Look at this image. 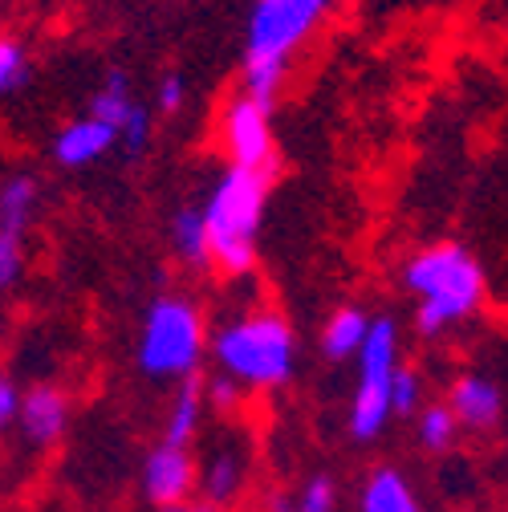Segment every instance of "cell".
<instances>
[{
	"label": "cell",
	"mask_w": 508,
	"mask_h": 512,
	"mask_svg": "<svg viewBox=\"0 0 508 512\" xmlns=\"http://www.w3.org/2000/svg\"><path fill=\"white\" fill-rule=\"evenodd\" d=\"M163 512H216L212 504H175V508H163Z\"/></svg>",
	"instance_id": "cell-28"
},
{
	"label": "cell",
	"mask_w": 508,
	"mask_h": 512,
	"mask_svg": "<svg viewBox=\"0 0 508 512\" xmlns=\"http://www.w3.org/2000/svg\"><path fill=\"white\" fill-rule=\"evenodd\" d=\"M171 248L187 269H212V252H208V224H204V208L200 204H183L171 216Z\"/></svg>",
	"instance_id": "cell-16"
},
{
	"label": "cell",
	"mask_w": 508,
	"mask_h": 512,
	"mask_svg": "<svg viewBox=\"0 0 508 512\" xmlns=\"http://www.w3.org/2000/svg\"><path fill=\"white\" fill-rule=\"evenodd\" d=\"M196 488L212 508L236 500V492L244 488V456L236 447H216L204 464H196Z\"/></svg>",
	"instance_id": "cell-13"
},
{
	"label": "cell",
	"mask_w": 508,
	"mask_h": 512,
	"mask_svg": "<svg viewBox=\"0 0 508 512\" xmlns=\"http://www.w3.org/2000/svg\"><path fill=\"white\" fill-rule=\"evenodd\" d=\"M204 411H208V399H204V382H196V378H183L179 387H175V395H171L167 419H163V443H175V447H192V439L200 435Z\"/></svg>",
	"instance_id": "cell-12"
},
{
	"label": "cell",
	"mask_w": 508,
	"mask_h": 512,
	"mask_svg": "<svg viewBox=\"0 0 508 512\" xmlns=\"http://www.w3.org/2000/svg\"><path fill=\"white\" fill-rule=\"evenodd\" d=\"M419 407H423V378L415 374V370H407V366H399L395 370V382H391V419L399 415H419Z\"/></svg>",
	"instance_id": "cell-22"
},
{
	"label": "cell",
	"mask_w": 508,
	"mask_h": 512,
	"mask_svg": "<svg viewBox=\"0 0 508 512\" xmlns=\"http://www.w3.org/2000/svg\"><path fill=\"white\" fill-rule=\"evenodd\" d=\"M220 143L232 167L248 171H277V135H273V106L248 98L244 90L224 102L220 114Z\"/></svg>",
	"instance_id": "cell-7"
},
{
	"label": "cell",
	"mask_w": 508,
	"mask_h": 512,
	"mask_svg": "<svg viewBox=\"0 0 508 512\" xmlns=\"http://www.w3.org/2000/svg\"><path fill=\"white\" fill-rule=\"evenodd\" d=\"M403 289L415 297L419 334L439 338L480 309L484 273L464 244H431L403 265Z\"/></svg>",
	"instance_id": "cell-1"
},
{
	"label": "cell",
	"mask_w": 508,
	"mask_h": 512,
	"mask_svg": "<svg viewBox=\"0 0 508 512\" xmlns=\"http://www.w3.org/2000/svg\"><path fill=\"white\" fill-rule=\"evenodd\" d=\"M25 273V236L0 232V293H9Z\"/></svg>",
	"instance_id": "cell-24"
},
{
	"label": "cell",
	"mask_w": 508,
	"mask_h": 512,
	"mask_svg": "<svg viewBox=\"0 0 508 512\" xmlns=\"http://www.w3.org/2000/svg\"><path fill=\"white\" fill-rule=\"evenodd\" d=\"M399 370V326L391 317H370L366 342L358 350V382L350 399V435L370 443L391 423V382Z\"/></svg>",
	"instance_id": "cell-5"
},
{
	"label": "cell",
	"mask_w": 508,
	"mask_h": 512,
	"mask_svg": "<svg viewBox=\"0 0 508 512\" xmlns=\"http://www.w3.org/2000/svg\"><path fill=\"white\" fill-rule=\"evenodd\" d=\"M366 330H370V313L358 309V305H342L326 317L322 326V354L342 362V358H358L362 342H366Z\"/></svg>",
	"instance_id": "cell-17"
},
{
	"label": "cell",
	"mask_w": 508,
	"mask_h": 512,
	"mask_svg": "<svg viewBox=\"0 0 508 512\" xmlns=\"http://www.w3.org/2000/svg\"><path fill=\"white\" fill-rule=\"evenodd\" d=\"M338 508V488L330 476H309L301 492L289 500V512H334Z\"/></svg>",
	"instance_id": "cell-21"
},
{
	"label": "cell",
	"mask_w": 508,
	"mask_h": 512,
	"mask_svg": "<svg viewBox=\"0 0 508 512\" xmlns=\"http://www.w3.org/2000/svg\"><path fill=\"white\" fill-rule=\"evenodd\" d=\"M196 492V460L187 447L175 443H155L143 460V496L155 508H175L187 504V496Z\"/></svg>",
	"instance_id": "cell-8"
},
{
	"label": "cell",
	"mask_w": 508,
	"mask_h": 512,
	"mask_svg": "<svg viewBox=\"0 0 508 512\" xmlns=\"http://www.w3.org/2000/svg\"><path fill=\"white\" fill-rule=\"evenodd\" d=\"M204 350H208L204 317L187 297L163 293L147 305L143 330L135 342V362L147 378H171V382L196 378Z\"/></svg>",
	"instance_id": "cell-4"
},
{
	"label": "cell",
	"mask_w": 508,
	"mask_h": 512,
	"mask_svg": "<svg viewBox=\"0 0 508 512\" xmlns=\"http://www.w3.org/2000/svg\"><path fill=\"white\" fill-rule=\"evenodd\" d=\"M358 512H423V504L399 468H374L362 484Z\"/></svg>",
	"instance_id": "cell-14"
},
{
	"label": "cell",
	"mask_w": 508,
	"mask_h": 512,
	"mask_svg": "<svg viewBox=\"0 0 508 512\" xmlns=\"http://www.w3.org/2000/svg\"><path fill=\"white\" fill-rule=\"evenodd\" d=\"M338 0H252L244 57H265L293 66V53L330 21Z\"/></svg>",
	"instance_id": "cell-6"
},
{
	"label": "cell",
	"mask_w": 508,
	"mask_h": 512,
	"mask_svg": "<svg viewBox=\"0 0 508 512\" xmlns=\"http://www.w3.org/2000/svg\"><path fill=\"white\" fill-rule=\"evenodd\" d=\"M269 187H273L269 171H248L228 163V171L216 179L208 200L200 204L208 224L212 269H220L224 277H244L257 265V240H261Z\"/></svg>",
	"instance_id": "cell-2"
},
{
	"label": "cell",
	"mask_w": 508,
	"mask_h": 512,
	"mask_svg": "<svg viewBox=\"0 0 508 512\" xmlns=\"http://www.w3.org/2000/svg\"><path fill=\"white\" fill-rule=\"evenodd\" d=\"M448 407L456 415L460 427L468 431H492L504 415V395L492 378L484 374H460L448 391Z\"/></svg>",
	"instance_id": "cell-10"
},
{
	"label": "cell",
	"mask_w": 508,
	"mask_h": 512,
	"mask_svg": "<svg viewBox=\"0 0 508 512\" xmlns=\"http://www.w3.org/2000/svg\"><path fill=\"white\" fill-rule=\"evenodd\" d=\"M183 102H187V82H183L179 70H167V74L159 78V86H155V110L171 118V114L183 110Z\"/></svg>",
	"instance_id": "cell-25"
},
{
	"label": "cell",
	"mask_w": 508,
	"mask_h": 512,
	"mask_svg": "<svg viewBox=\"0 0 508 512\" xmlns=\"http://www.w3.org/2000/svg\"><path fill=\"white\" fill-rule=\"evenodd\" d=\"M17 427L33 447H49L53 439L66 435L70 427V399L57 387H33L29 395H21V411H17Z\"/></svg>",
	"instance_id": "cell-11"
},
{
	"label": "cell",
	"mask_w": 508,
	"mask_h": 512,
	"mask_svg": "<svg viewBox=\"0 0 508 512\" xmlns=\"http://www.w3.org/2000/svg\"><path fill=\"white\" fill-rule=\"evenodd\" d=\"M17 411H21V391L9 374H0V431L17 427Z\"/></svg>",
	"instance_id": "cell-27"
},
{
	"label": "cell",
	"mask_w": 508,
	"mask_h": 512,
	"mask_svg": "<svg viewBox=\"0 0 508 512\" xmlns=\"http://www.w3.org/2000/svg\"><path fill=\"white\" fill-rule=\"evenodd\" d=\"M220 374H228L240 387L252 391H273L285 387L297 366V338L293 326L277 309H252L240 313L236 322L220 326L208 342Z\"/></svg>",
	"instance_id": "cell-3"
},
{
	"label": "cell",
	"mask_w": 508,
	"mask_h": 512,
	"mask_svg": "<svg viewBox=\"0 0 508 512\" xmlns=\"http://www.w3.org/2000/svg\"><path fill=\"white\" fill-rule=\"evenodd\" d=\"M41 208V183L29 171H17L9 179H0V232L25 236L33 216Z\"/></svg>",
	"instance_id": "cell-15"
},
{
	"label": "cell",
	"mask_w": 508,
	"mask_h": 512,
	"mask_svg": "<svg viewBox=\"0 0 508 512\" xmlns=\"http://www.w3.org/2000/svg\"><path fill=\"white\" fill-rule=\"evenodd\" d=\"M29 74H33L29 45L21 37H13V33H0V98L25 90Z\"/></svg>",
	"instance_id": "cell-19"
},
{
	"label": "cell",
	"mask_w": 508,
	"mask_h": 512,
	"mask_svg": "<svg viewBox=\"0 0 508 512\" xmlns=\"http://www.w3.org/2000/svg\"><path fill=\"white\" fill-rule=\"evenodd\" d=\"M118 147L131 159H139L151 147V110L143 102H135V110L126 114V122L118 126Z\"/></svg>",
	"instance_id": "cell-23"
},
{
	"label": "cell",
	"mask_w": 508,
	"mask_h": 512,
	"mask_svg": "<svg viewBox=\"0 0 508 512\" xmlns=\"http://www.w3.org/2000/svg\"><path fill=\"white\" fill-rule=\"evenodd\" d=\"M114 147H118L114 126H106V122L94 118V114H82V118L66 122V126H61V131L53 135V163L66 167V171L94 167V163L106 159Z\"/></svg>",
	"instance_id": "cell-9"
},
{
	"label": "cell",
	"mask_w": 508,
	"mask_h": 512,
	"mask_svg": "<svg viewBox=\"0 0 508 512\" xmlns=\"http://www.w3.org/2000/svg\"><path fill=\"white\" fill-rule=\"evenodd\" d=\"M204 399L216 411H236L240 407V382H232L228 374H216L212 382H204Z\"/></svg>",
	"instance_id": "cell-26"
},
{
	"label": "cell",
	"mask_w": 508,
	"mask_h": 512,
	"mask_svg": "<svg viewBox=\"0 0 508 512\" xmlns=\"http://www.w3.org/2000/svg\"><path fill=\"white\" fill-rule=\"evenodd\" d=\"M456 435H460V423H456L448 403H435V407L419 411V443L427 452H448L456 443Z\"/></svg>",
	"instance_id": "cell-20"
},
{
	"label": "cell",
	"mask_w": 508,
	"mask_h": 512,
	"mask_svg": "<svg viewBox=\"0 0 508 512\" xmlns=\"http://www.w3.org/2000/svg\"><path fill=\"white\" fill-rule=\"evenodd\" d=\"M135 94H131V78H126V70H106L102 86L94 90L90 98V114L102 118L106 126H114V135H118V126L126 122V114L135 110Z\"/></svg>",
	"instance_id": "cell-18"
}]
</instances>
